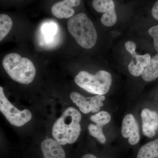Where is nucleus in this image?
<instances>
[{
	"instance_id": "f257e3e1",
	"label": "nucleus",
	"mask_w": 158,
	"mask_h": 158,
	"mask_svg": "<svg viewBox=\"0 0 158 158\" xmlns=\"http://www.w3.org/2000/svg\"><path fill=\"white\" fill-rule=\"evenodd\" d=\"M81 115L72 107L67 108L54 123L52 130L53 137L61 145L73 144L81 132Z\"/></svg>"
},
{
	"instance_id": "f03ea898",
	"label": "nucleus",
	"mask_w": 158,
	"mask_h": 158,
	"mask_svg": "<svg viewBox=\"0 0 158 158\" xmlns=\"http://www.w3.org/2000/svg\"><path fill=\"white\" fill-rule=\"evenodd\" d=\"M69 32L79 45L86 49L92 48L97 40V33L93 22L84 12L69 18L67 23Z\"/></svg>"
},
{
	"instance_id": "7ed1b4c3",
	"label": "nucleus",
	"mask_w": 158,
	"mask_h": 158,
	"mask_svg": "<svg viewBox=\"0 0 158 158\" xmlns=\"http://www.w3.org/2000/svg\"><path fill=\"white\" fill-rule=\"evenodd\" d=\"M2 65L10 77L21 84H30L36 75V68L32 61L15 53L6 55L3 59Z\"/></svg>"
},
{
	"instance_id": "20e7f679",
	"label": "nucleus",
	"mask_w": 158,
	"mask_h": 158,
	"mask_svg": "<svg viewBox=\"0 0 158 158\" xmlns=\"http://www.w3.org/2000/svg\"><path fill=\"white\" fill-rule=\"evenodd\" d=\"M75 82L81 88L96 95H104L112 85V75L104 70H99L95 75L85 71L80 72L74 79Z\"/></svg>"
},
{
	"instance_id": "39448f33",
	"label": "nucleus",
	"mask_w": 158,
	"mask_h": 158,
	"mask_svg": "<svg viewBox=\"0 0 158 158\" xmlns=\"http://www.w3.org/2000/svg\"><path fill=\"white\" fill-rule=\"evenodd\" d=\"M0 111L11 125L20 127L31 120L32 113L29 110H19L5 96L2 87H0Z\"/></svg>"
},
{
	"instance_id": "423d86ee",
	"label": "nucleus",
	"mask_w": 158,
	"mask_h": 158,
	"mask_svg": "<svg viewBox=\"0 0 158 158\" xmlns=\"http://www.w3.org/2000/svg\"><path fill=\"white\" fill-rule=\"evenodd\" d=\"M116 0H92L91 5L97 12L103 13L101 21L106 27H112L117 21Z\"/></svg>"
},
{
	"instance_id": "0eeeda50",
	"label": "nucleus",
	"mask_w": 158,
	"mask_h": 158,
	"mask_svg": "<svg viewBox=\"0 0 158 158\" xmlns=\"http://www.w3.org/2000/svg\"><path fill=\"white\" fill-rule=\"evenodd\" d=\"M71 99L78 107L81 112L84 114L90 112L94 113L99 111L100 108L103 106L102 102L106 99L103 95H96L91 97H85L77 92L70 94Z\"/></svg>"
},
{
	"instance_id": "6e6552de",
	"label": "nucleus",
	"mask_w": 158,
	"mask_h": 158,
	"mask_svg": "<svg viewBox=\"0 0 158 158\" xmlns=\"http://www.w3.org/2000/svg\"><path fill=\"white\" fill-rule=\"evenodd\" d=\"M82 0H60L51 7L52 14L57 18H70L75 14L74 8L79 7Z\"/></svg>"
},
{
	"instance_id": "1a4fd4ad",
	"label": "nucleus",
	"mask_w": 158,
	"mask_h": 158,
	"mask_svg": "<svg viewBox=\"0 0 158 158\" xmlns=\"http://www.w3.org/2000/svg\"><path fill=\"white\" fill-rule=\"evenodd\" d=\"M121 133L123 138H128L129 143L131 145H135L139 142V127L135 118L132 114H127L123 118Z\"/></svg>"
},
{
	"instance_id": "9d476101",
	"label": "nucleus",
	"mask_w": 158,
	"mask_h": 158,
	"mask_svg": "<svg viewBox=\"0 0 158 158\" xmlns=\"http://www.w3.org/2000/svg\"><path fill=\"white\" fill-rule=\"evenodd\" d=\"M141 117L143 134L148 138H152L158 129L157 113L155 111L144 109L141 111Z\"/></svg>"
},
{
	"instance_id": "9b49d317",
	"label": "nucleus",
	"mask_w": 158,
	"mask_h": 158,
	"mask_svg": "<svg viewBox=\"0 0 158 158\" xmlns=\"http://www.w3.org/2000/svg\"><path fill=\"white\" fill-rule=\"evenodd\" d=\"M62 145L52 138L44 140L41 149L44 158H65V152Z\"/></svg>"
},
{
	"instance_id": "f8f14e48",
	"label": "nucleus",
	"mask_w": 158,
	"mask_h": 158,
	"mask_svg": "<svg viewBox=\"0 0 158 158\" xmlns=\"http://www.w3.org/2000/svg\"><path fill=\"white\" fill-rule=\"evenodd\" d=\"M90 120L96 125L90 124L88 126V131L90 135L97 139L102 144H104L106 141V137L102 131V127L105 125L108 124L107 122L102 118L92 116Z\"/></svg>"
},
{
	"instance_id": "ddd939ff",
	"label": "nucleus",
	"mask_w": 158,
	"mask_h": 158,
	"mask_svg": "<svg viewBox=\"0 0 158 158\" xmlns=\"http://www.w3.org/2000/svg\"><path fill=\"white\" fill-rule=\"evenodd\" d=\"M125 47L127 50L131 55L132 59L131 60L136 61L135 63H138L141 64L144 68L147 67L150 62V55L148 54H144V55H138L136 53L135 49L136 45L135 43L133 41H127L125 44Z\"/></svg>"
},
{
	"instance_id": "4468645a",
	"label": "nucleus",
	"mask_w": 158,
	"mask_h": 158,
	"mask_svg": "<svg viewBox=\"0 0 158 158\" xmlns=\"http://www.w3.org/2000/svg\"><path fill=\"white\" fill-rule=\"evenodd\" d=\"M137 158H158V138L143 145Z\"/></svg>"
},
{
	"instance_id": "2eb2a0df",
	"label": "nucleus",
	"mask_w": 158,
	"mask_h": 158,
	"mask_svg": "<svg viewBox=\"0 0 158 158\" xmlns=\"http://www.w3.org/2000/svg\"><path fill=\"white\" fill-rule=\"evenodd\" d=\"M142 78L144 81L150 82L158 77V54L151 59L149 64L144 68Z\"/></svg>"
},
{
	"instance_id": "dca6fc26",
	"label": "nucleus",
	"mask_w": 158,
	"mask_h": 158,
	"mask_svg": "<svg viewBox=\"0 0 158 158\" xmlns=\"http://www.w3.org/2000/svg\"><path fill=\"white\" fill-rule=\"evenodd\" d=\"M13 22L11 18L6 14L0 15V41H2L11 31Z\"/></svg>"
},
{
	"instance_id": "f3484780",
	"label": "nucleus",
	"mask_w": 158,
	"mask_h": 158,
	"mask_svg": "<svg viewBox=\"0 0 158 158\" xmlns=\"http://www.w3.org/2000/svg\"><path fill=\"white\" fill-rule=\"evenodd\" d=\"M128 68L130 73L134 76L136 77L142 75L145 68L141 64L137 62L135 63L132 61H131L129 64Z\"/></svg>"
},
{
	"instance_id": "a211bd4d",
	"label": "nucleus",
	"mask_w": 158,
	"mask_h": 158,
	"mask_svg": "<svg viewBox=\"0 0 158 158\" xmlns=\"http://www.w3.org/2000/svg\"><path fill=\"white\" fill-rule=\"evenodd\" d=\"M148 34L154 40V46L158 52V25L154 26L148 30Z\"/></svg>"
},
{
	"instance_id": "6ab92c4d",
	"label": "nucleus",
	"mask_w": 158,
	"mask_h": 158,
	"mask_svg": "<svg viewBox=\"0 0 158 158\" xmlns=\"http://www.w3.org/2000/svg\"><path fill=\"white\" fill-rule=\"evenodd\" d=\"M151 13L154 19L158 21V0L154 3L151 9Z\"/></svg>"
},
{
	"instance_id": "aec40b11",
	"label": "nucleus",
	"mask_w": 158,
	"mask_h": 158,
	"mask_svg": "<svg viewBox=\"0 0 158 158\" xmlns=\"http://www.w3.org/2000/svg\"><path fill=\"white\" fill-rule=\"evenodd\" d=\"M82 158H98L95 156L93 155L90 154H87L85 155V156H83V157Z\"/></svg>"
}]
</instances>
